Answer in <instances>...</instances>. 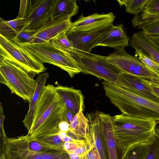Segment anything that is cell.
<instances>
[{"label": "cell", "instance_id": "1", "mask_svg": "<svg viewBox=\"0 0 159 159\" xmlns=\"http://www.w3.org/2000/svg\"><path fill=\"white\" fill-rule=\"evenodd\" d=\"M55 87L51 84L45 86L39 97L27 134L31 138L58 134L59 123L67 122L66 107Z\"/></svg>", "mask_w": 159, "mask_h": 159}, {"label": "cell", "instance_id": "2", "mask_svg": "<svg viewBox=\"0 0 159 159\" xmlns=\"http://www.w3.org/2000/svg\"><path fill=\"white\" fill-rule=\"evenodd\" d=\"M105 94L122 114L159 122V103L137 95L114 83L102 82Z\"/></svg>", "mask_w": 159, "mask_h": 159}, {"label": "cell", "instance_id": "3", "mask_svg": "<svg viewBox=\"0 0 159 159\" xmlns=\"http://www.w3.org/2000/svg\"><path fill=\"white\" fill-rule=\"evenodd\" d=\"M158 122L123 114L113 116V134L118 149L122 154L135 144L150 142L155 134Z\"/></svg>", "mask_w": 159, "mask_h": 159}, {"label": "cell", "instance_id": "4", "mask_svg": "<svg viewBox=\"0 0 159 159\" xmlns=\"http://www.w3.org/2000/svg\"><path fill=\"white\" fill-rule=\"evenodd\" d=\"M0 83L29 103L35 90L36 80L20 66L0 57Z\"/></svg>", "mask_w": 159, "mask_h": 159}, {"label": "cell", "instance_id": "5", "mask_svg": "<svg viewBox=\"0 0 159 159\" xmlns=\"http://www.w3.org/2000/svg\"><path fill=\"white\" fill-rule=\"evenodd\" d=\"M16 43L40 63H48L57 66L66 71L71 78L81 72L76 61L71 54L56 48L49 42L31 44Z\"/></svg>", "mask_w": 159, "mask_h": 159}, {"label": "cell", "instance_id": "6", "mask_svg": "<svg viewBox=\"0 0 159 159\" xmlns=\"http://www.w3.org/2000/svg\"><path fill=\"white\" fill-rule=\"evenodd\" d=\"M81 72L93 75L104 81L115 84L122 71L108 62L105 56L76 52L72 55Z\"/></svg>", "mask_w": 159, "mask_h": 159}, {"label": "cell", "instance_id": "7", "mask_svg": "<svg viewBox=\"0 0 159 159\" xmlns=\"http://www.w3.org/2000/svg\"><path fill=\"white\" fill-rule=\"evenodd\" d=\"M0 57L20 66L33 78L47 69L34 56L13 41L1 34Z\"/></svg>", "mask_w": 159, "mask_h": 159}, {"label": "cell", "instance_id": "8", "mask_svg": "<svg viewBox=\"0 0 159 159\" xmlns=\"http://www.w3.org/2000/svg\"><path fill=\"white\" fill-rule=\"evenodd\" d=\"M115 49L113 53L105 56L108 62L117 67L122 71L159 84L158 76L138 57L129 54L124 47H117Z\"/></svg>", "mask_w": 159, "mask_h": 159}, {"label": "cell", "instance_id": "9", "mask_svg": "<svg viewBox=\"0 0 159 159\" xmlns=\"http://www.w3.org/2000/svg\"><path fill=\"white\" fill-rule=\"evenodd\" d=\"M113 24L104 26L79 32L67 31L66 34L76 52L89 54L96 47L103 36L113 26Z\"/></svg>", "mask_w": 159, "mask_h": 159}, {"label": "cell", "instance_id": "10", "mask_svg": "<svg viewBox=\"0 0 159 159\" xmlns=\"http://www.w3.org/2000/svg\"><path fill=\"white\" fill-rule=\"evenodd\" d=\"M115 84L133 93L159 103V98L143 78L121 71Z\"/></svg>", "mask_w": 159, "mask_h": 159}, {"label": "cell", "instance_id": "11", "mask_svg": "<svg viewBox=\"0 0 159 159\" xmlns=\"http://www.w3.org/2000/svg\"><path fill=\"white\" fill-rule=\"evenodd\" d=\"M72 22L69 16H63L53 20L51 19L37 30L32 44L43 43L49 42L61 33L67 31Z\"/></svg>", "mask_w": 159, "mask_h": 159}, {"label": "cell", "instance_id": "12", "mask_svg": "<svg viewBox=\"0 0 159 159\" xmlns=\"http://www.w3.org/2000/svg\"><path fill=\"white\" fill-rule=\"evenodd\" d=\"M7 159H70L66 151L37 152L18 148L6 143L4 152Z\"/></svg>", "mask_w": 159, "mask_h": 159}, {"label": "cell", "instance_id": "13", "mask_svg": "<svg viewBox=\"0 0 159 159\" xmlns=\"http://www.w3.org/2000/svg\"><path fill=\"white\" fill-rule=\"evenodd\" d=\"M115 18L116 16L112 12L106 14L94 13L87 16L82 15L72 22L68 31L82 32L102 27L113 24Z\"/></svg>", "mask_w": 159, "mask_h": 159}, {"label": "cell", "instance_id": "14", "mask_svg": "<svg viewBox=\"0 0 159 159\" xmlns=\"http://www.w3.org/2000/svg\"><path fill=\"white\" fill-rule=\"evenodd\" d=\"M99 114L108 159H118V148L113 134V116L100 111Z\"/></svg>", "mask_w": 159, "mask_h": 159}, {"label": "cell", "instance_id": "15", "mask_svg": "<svg viewBox=\"0 0 159 159\" xmlns=\"http://www.w3.org/2000/svg\"><path fill=\"white\" fill-rule=\"evenodd\" d=\"M53 0H42L36 7L31 9L26 18L30 22L27 29L37 30L51 19Z\"/></svg>", "mask_w": 159, "mask_h": 159}, {"label": "cell", "instance_id": "16", "mask_svg": "<svg viewBox=\"0 0 159 159\" xmlns=\"http://www.w3.org/2000/svg\"><path fill=\"white\" fill-rule=\"evenodd\" d=\"M55 89L67 109L75 115L80 111H83L84 108V97L80 90L61 85L55 87Z\"/></svg>", "mask_w": 159, "mask_h": 159}, {"label": "cell", "instance_id": "17", "mask_svg": "<svg viewBox=\"0 0 159 159\" xmlns=\"http://www.w3.org/2000/svg\"><path fill=\"white\" fill-rule=\"evenodd\" d=\"M88 130L91 133L95 148L101 159H108L103 137L102 132L99 111L86 114Z\"/></svg>", "mask_w": 159, "mask_h": 159}, {"label": "cell", "instance_id": "18", "mask_svg": "<svg viewBox=\"0 0 159 159\" xmlns=\"http://www.w3.org/2000/svg\"><path fill=\"white\" fill-rule=\"evenodd\" d=\"M130 45L135 50H140L150 56L159 65V45L145 35L142 31L133 35Z\"/></svg>", "mask_w": 159, "mask_h": 159}, {"label": "cell", "instance_id": "19", "mask_svg": "<svg viewBox=\"0 0 159 159\" xmlns=\"http://www.w3.org/2000/svg\"><path fill=\"white\" fill-rule=\"evenodd\" d=\"M129 39L122 24L114 25L103 36L97 46L107 47L115 49L120 47L125 48L129 46Z\"/></svg>", "mask_w": 159, "mask_h": 159}, {"label": "cell", "instance_id": "20", "mask_svg": "<svg viewBox=\"0 0 159 159\" xmlns=\"http://www.w3.org/2000/svg\"><path fill=\"white\" fill-rule=\"evenodd\" d=\"M7 143L16 147L37 152H53L61 151L31 139L27 134L16 138H8Z\"/></svg>", "mask_w": 159, "mask_h": 159}, {"label": "cell", "instance_id": "21", "mask_svg": "<svg viewBox=\"0 0 159 159\" xmlns=\"http://www.w3.org/2000/svg\"><path fill=\"white\" fill-rule=\"evenodd\" d=\"M48 72H43L39 74L36 79V87L31 101L29 102L28 111L22 122L28 131L31 127L34 110L38 99L45 86L46 82L49 77Z\"/></svg>", "mask_w": 159, "mask_h": 159}, {"label": "cell", "instance_id": "22", "mask_svg": "<svg viewBox=\"0 0 159 159\" xmlns=\"http://www.w3.org/2000/svg\"><path fill=\"white\" fill-rule=\"evenodd\" d=\"M27 18L16 17L10 20L0 18V34L10 40H12L17 34L30 24Z\"/></svg>", "mask_w": 159, "mask_h": 159}, {"label": "cell", "instance_id": "23", "mask_svg": "<svg viewBox=\"0 0 159 159\" xmlns=\"http://www.w3.org/2000/svg\"><path fill=\"white\" fill-rule=\"evenodd\" d=\"M75 0H53L51 13V20L63 16L71 17L78 13L79 7Z\"/></svg>", "mask_w": 159, "mask_h": 159}, {"label": "cell", "instance_id": "24", "mask_svg": "<svg viewBox=\"0 0 159 159\" xmlns=\"http://www.w3.org/2000/svg\"><path fill=\"white\" fill-rule=\"evenodd\" d=\"M88 131V124L87 118L83 111H80L76 114L70 124L69 131L82 139L85 138Z\"/></svg>", "mask_w": 159, "mask_h": 159}, {"label": "cell", "instance_id": "25", "mask_svg": "<svg viewBox=\"0 0 159 159\" xmlns=\"http://www.w3.org/2000/svg\"><path fill=\"white\" fill-rule=\"evenodd\" d=\"M150 141L136 144L130 147L122 154L121 159H146Z\"/></svg>", "mask_w": 159, "mask_h": 159}, {"label": "cell", "instance_id": "26", "mask_svg": "<svg viewBox=\"0 0 159 159\" xmlns=\"http://www.w3.org/2000/svg\"><path fill=\"white\" fill-rule=\"evenodd\" d=\"M66 32H64L59 34L49 42L55 47L72 56L76 51L68 39L66 34Z\"/></svg>", "mask_w": 159, "mask_h": 159}, {"label": "cell", "instance_id": "27", "mask_svg": "<svg viewBox=\"0 0 159 159\" xmlns=\"http://www.w3.org/2000/svg\"><path fill=\"white\" fill-rule=\"evenodd\" d=\"M149 0H118L119 5L124 6L126 11L136 16L142 12Z\"/></svg>", "mask_w": 159, "mask_h": 159}, {"label": "cell", "instance_id": "28", "mask_svg": "<svg viewBox=\"0 0 159 159\" xmlns=\"http://www.w3.org/2000/svg\"><path fill=\"white\" fill-rule=\"evenodd\" d=\"M37 31V30H32L26 28H24L19 32L15 38L11 40L19 43L31 44L32 43L34 36Z\"/></svg>", "mask_w": 159, "mask_h": 159}, {"label": "cell", "instance_id": "29", "mask_svg": "<svg viewBox=\"0 0 159 159\" xmlns=\"http://www.w3.org/2000/svg\"><path fill=\"white\" fill-rule=\"evenodd\" d=\"M134 52L135 56H138L141 61L159 78V65L150 56L140 50H135Z\"/></svg>", "mask_w": 159, "mask_h": 159}, {"label": "cell", "instance_id": "30", "mask_svg": "<svg viewBox=\"0 0 159 159\" xmlns=\"http://www.w3.org/2000/svg\"><path fill=\"white\" fill-rule=\"evenodd\" d=\"M159 16V0H149L142 12L136 16L140 17Z\"/></svg>", "mask_w": 159, "mask_h": 159}, {"label": "cell", "instance_id": "31", "mask_svg": "<svg viewBox=\"0 0 159 159\" xmlns=\"http://www.w3.org/2000/svg\"><path fill=\"white\" fill-rule=\"evenodd\" d=\"M146 159H159V136L156 133L150 141Z\"/></svg>", "mask_w": 159, "mask_h": 159}, {"label": "cell", "instance_id": "32", "mask_svg": "<svg viewBox=\"0 0 159 159\" xmlns=\"http://www.w3.org/2000/svg\"><path fill=\"white\" fill-rule=\"evenodd\" d=\"M5 116L3 112V107L0 103V146L5 147L8 138L7 137L4 128L3 123Z\"/></svg>", "mask_w": 159, "mask_h": 159}, {"label": "cell", "instance_id": "33", "mask_svg": "<svg viewBox=\"0 0 159 159\" xmlns=\"http://www.w3.org/2000/svg\"><path fill=\"white\" fill-rule=\"evenodd\" d=\"M88 146L86 152L84 155L79 156L80 159H96L95 154L93 149L94 144L93 138L90 137L86 141Z\"/></svg>", "mask_w": 159, "mask_h": 159}, {"label": "cell", "instance_id": "34", "mask_svg": "<svg viewBox=\"0 0 159 159\" xmlns=\"http://www.w3.org/2000/svg\"><path fill=\"white\" fill-rule=\"evenodd\" d=\"M142 31L148 36H159V21L147 26Z\"/></svg>", "mask_w": 159, "mask_h": 159}, {"label": "cell", "instance_id": "35", "mask_svg": "<svg viewBox=\"0 0 159 159\" xmlns=\"http://www.w3.org/2000/svg\"><path fill=\"white\" fill-rule=\"evenodd\" d=\"M30 11V0H21L19 14L17 17L26 18Z\"/></svg>", "mask_w": 159, "mask_h": 159}, {"label": "cell", "instance_id": "36", "mask_svg": "<svg viewBox=\"0 0 159 159\" xmlns=\"http://www.w3.org/2000/svg\"><path fill=\"white\" fill-rule=\"evenodd\" d=\"M85 143V141L80 143L66 142L64 144V149L68 153H74L79 147L82 146Z\"/></svg>", "mask_w": 159, "mask_h": 159}, {"label": "cell", "instance_id": "37", "mask_svg": "<svg viewBox=\"0 0 159 159\" xmlns=\"http://www.w3.org/2000/svg\"><path fill=\"white\" fill-rule=\"evenodd\" d=\"M144 80L152 89L154 94L159 98V84L145 79Z\"/></svg>", "mask_w": 159, "mask_h": 159}, {"label": "cell", "instance_id": "38", "mask_svg": "<svg viewBox=\"0 0 159 159\" xmlns=\"http://www.w3.org/2000/svg\"><path fill=\"white\" fill-rule=\"evenodd\" d=\"M58 127L60 131L67 133L69 130L70 124L66 121H62L59 124Z\"/></svg>", "mask_w": 159, "mask_h": 159}, {"label": "cell", "instance_id": "39", "mask_svg": "<svg viewBox=\"0 0 159 159\" xmlns=\"http://www.w3.org/2000/svg\"><path fill=\"white\" fill-rule=\"evenodd\" d=\"M149 37L156 43L159 45V36H149Z\"/></svg>", "mask_w": 159, "mask_h": 159}, {"label": "cell", "instance_id": "40", "mask_svg": "<svg viewBox=\"0 0 159 159\" xmlns=\"http://www.w3.org/2000/svg\"><path fill=\"white\" fill-rule=\"evenodd\" d=\"M70 159H80L79 156L75 153H68Z\"/></svg>", "mask_w": 159, "mask_h": 159}, {"label": "cell", "instance_id": "41", "mask_svg": "<svg viewBox=\"0 0 159 159\" xmlns=\"http://www.w3.org/2000/svg\"><path fill=\"white\" fill-rule=\"evenodd\" d=\"M93 149L96 156V159H101L98 153L95 148L94 144L93 146Z\"/></svg>", "mask_w": 159, "mask_h": 159}, {"label": "cell", "instance_id": "42", "mask_svg": "<svg viewBox=\"0 0 159 159\" xmlns=\"http://www.w3.org/2000/svg\"><path fill=\"white\" fill-rule=\"evenodd\" d=\"M155 133L159 136V126H156L155 128Z\"/></svg>", "mask_w": 159, "mask_h": 159}, {"label": "cell", "instance_id": "43", "mask_svg": "<svg viewBox=\"0 0 159 159\" xmlns=\"http://www.w3.org/2000/svg\"><path fill=\"white\" fill-rule=\"evenodd\" d=\"M0 159H7L5 153H4L0 155Z\"/></svg>", "mask_w": 159, "mask_h": 159}]
</instances>
